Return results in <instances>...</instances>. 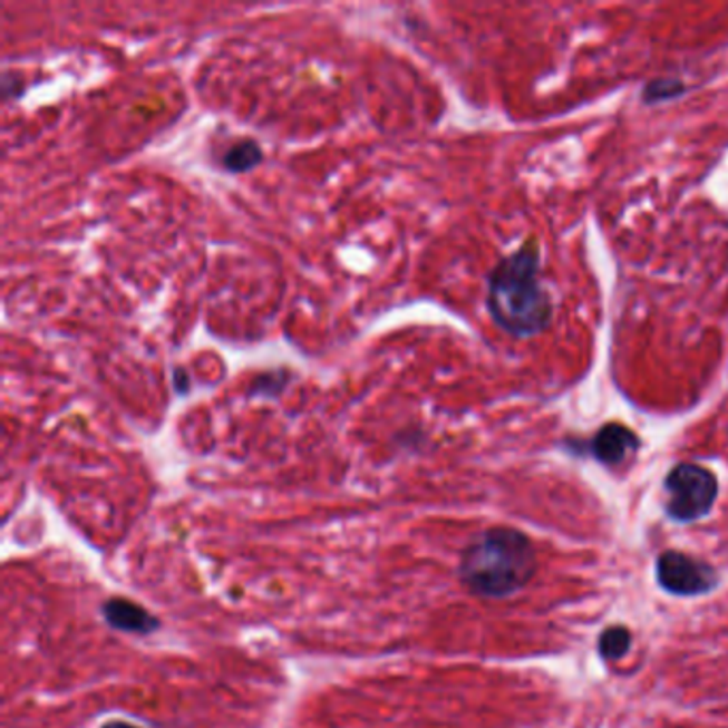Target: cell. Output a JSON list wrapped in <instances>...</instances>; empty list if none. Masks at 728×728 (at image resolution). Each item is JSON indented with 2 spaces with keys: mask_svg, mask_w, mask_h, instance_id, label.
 Segmentation results:
<instances>
[{
  "mask_svg": "<svg viewBox=\"0 0 728 728\" xmlns=\"http://www.w3.org/2000/svg\"><path fill=\"white\" fill-rule=\"evenodd\" d=\"M485 303L492 321L513 338H536L552 326V295L543 284L534 242L496 263L487 276Z\"/></svg>",
  "mask_w": 728,
  "mask_h": 728,
  "instance_id": "obj_1",
  "label": "cell"
},
{
  "mask_svg": "<svg viewBox=\"0 0 728 728\" xmlns=\"http://www.w3.org/2000/svg\"><path fill=\"white\" fill-rule=\"evenodd\" d=\"M534 573V545L524 532L513 527L481 532L459 560V577L464 585L485 599H504L520 592Z\"/></svg>",
  "mask_w": 728,
  "mask_h": 728,
  "instance_id": "obj_2",
  "label": "cell"
},
{
  "mask_svg": "<svg viewBox=\"0 0 728 728\" xmlns=\"http://www.w3.org/2000/svg\"><path fill=\"white\" fill-rule=\"evenodd\" d=\"M718 492V477L711 470L699 464L681 462L664 478L667 515L679 524L699 522L711 513Z\"/></svg>",
  "mask_w": 728,
  "mask_h": 728,
  "instance_id": "obj_3",
  "label": "cell"
},
{
  "mask_svg": "<svg viewBox=\"0 0 728 728\" xmlns=\"http://www.w3.org/2000/svg\"><path fill=\"white\" fill-rule=\"evenodd\" d=\"M656 579L676 596H701L718 585L714 566L681 552H664L656 562Z\"/></svg>",
  "mask_w": 728,
  "mask_h": 728,
  "instance_id": "obj_4",
  "label": "cell"
},
{
  "mask_svg": "<svg viewBox=\"0 0 728 728\" xmlns=\"http://www.w3.org/2000/svg\"><path fill=\"white\" fill-rule=\"evenodd\" d=\"M639 447H641V440L630 427L606 424L594 434V438L590 443V453L604 466L615 468V466H622L628 457H632L634 453L639 452Z\"/></svg>",
  "mask_w": 728,
  "mask_h": 728,
  "instance_id": "obj_5",
  "label": "cell"
},
{
  "mask_svg": "<svg viewBox=\"0 0 728 728\" xmlns=\"http://www.w3.org/2000/svg\"><path fill=\"white\" fill-rule=\"evenodd\" d=\"M105 622L123 632L148 634L158 628V620L148 613L142 604L130 603L126 599H111L103 604Z\"/></svg>",
  "mask_w": 728,
  "mask_h": 728,
  "instance_id": "obj_6",
  "label": "cell"
},
{
  "mask_svg": "<svg viewBox=\"0 0 728 728\" xmlns=\"http://www.w3.org/2000/svg\"><path fill=\"white\" fill-rule=\"evenodd\" d=\"M263 154L259 144H254L251 139L237 142L233 144L223 156V165L229 172H251L252 167H256L261 163Z\"/></svg>",
  "mask_w": 728,
  "mask_h": 728,
  "instance_id": "obj_7",
  "label": "cell"
},
{
  "mask_svg": "<svg viewBox=\"0 0 728 728\" xmlns=\"http://www.w3.org/2000/svg\"><path fill=\"white\" fill-rule=\"evenodd\" d=\"M688 93V86L678 77H658L646 84L643 88V103L656 105V103L676 101Z\"/></svg>",
  "mask_w": 728,
  "mask_h": 728,
  "instance_id": "obj_8",
  "label": "cell"
},
{
  "mask_svg": "<svg viewBox=\"0 0 728 728\" xmlns=\"http://www.w3.org/2000/svg\"><path fill=\"white\" fill-rule=\"evenodd\" d=\"M630 632L624 627L606 628L599 639V653L606 660H618L630 650Z\"/></svg>",
  "mask_w": 728,
  "mask_h": 728,
  "instance_id": "obj_9",
  "label": "cell"
},
{
  "mask_svg": "<svg viewBox=\"0 0 728 728\" xmlns=\"http://www.w3.org/2000/svg\"><path fill=\"white\" fill-rule=\"evenodd\" d=\"M101 728H135V727H130V725H126V722H107V725H103Z\"/></svg>",
  "mask_w": 728,
  "mask_h": 728,
  "instance_id": "obj_10",
  "label": "cell"
}]
</instances>
